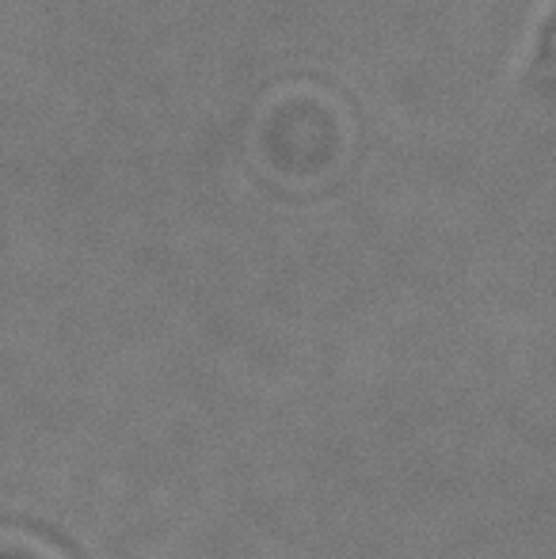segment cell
<instances>
[{
	"instance_id": "1",
	"label": "cell",
	"mask_w": 556,
	"mask_h": 559,
	"mask_svg": "<svg viewBox=\"0 0 556 559\" xmlns=\"http://www.w3.org/2000/svg\"><path fill=\"white\" fill-rule=\"evenodd\" d=\"M54 559H76V552H73V545H69V540H66V545H61V552H58V556H54Z\"/></svg>"
}]
</instances>
